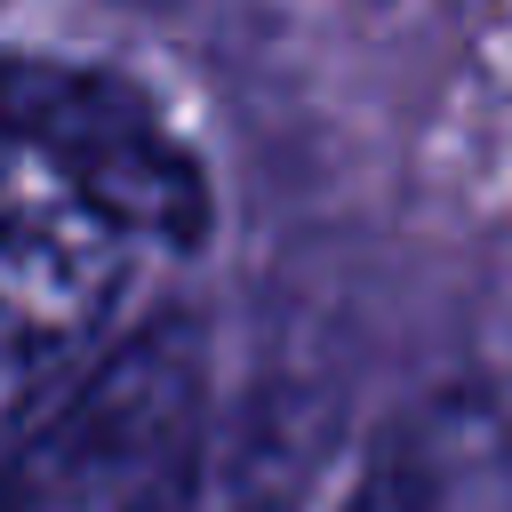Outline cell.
I'll return each mask as SVG.
<instances>
[{
    "label": "cell",
    "mask_w": 512,
    "mask_h": 512,
    "mask_svg": "<svg viewBox=\"0 0 512 512\" xmlns=\"http://www.w3.org/2000/svg\"><path fill=\"white\" fill-rule=\"evenodd\" d=\"M152 512H216V496H208V480H200V464H192V472H184V488H176V496H160ZM224 512H240V504H224Z\"/></svg>",
    "instance_id": "5"
},
{
    "label": "cell",
    "mask_w": 512,
    "mask_h": 512,
    "mask_svg": "<svg viewBox=\"0 0 512 512\" xmlns=\"http://www.w3.org/2000/svg\"><path fill=\"white\" fill-rule=\"evenodd\" d=\"M336 512H416V488L400 480V464H368Z\"/></svg>",
    "instance_id": "4"
},
{
    "label": "cell",
    "mask_w": 512,
    "mask_h": 512,
    "mask_svg": "<svg viewBox=\"0 0 512 512\" xmlns=\"http://www.w3.org/2000/svg\"><path fill=\"white\" fill-rule=\"evenodd\" d=\"M16 200H32V192H24V176H16V152H8V136H0V216H8Z\"/></svg>",
    "instance_id": "6"
},
{
    "label": "cell",
    "mask_w": 512,
    "mask_h": 512,
    "mask_svg": "<svg viewBox=\"0 0 512 512\" xmlns=\"http://www.w3.org/2000/svg\"><path fill=\"white\" fill-rule=\"evenodd\" d=\"M0 136L32 200H72L128 240H200L208 184L192 152L152 120V104L104 72L0 56Z\"/></svg>",
    "instance_id": "2"
},
{
    "label": "cell",
    "mask_w": 512,
    "mask_h": 512,
    "mask_svg": "<svg viewBox=\"0 0 512 512\" xmlns=\"http://www.w3.org/2000/svg\"><path fill=\"white\" fill-rule=\"evenodd\" d=\"M200 384L192 328L104 344L0 448V512H152L200 464Z\"/></svg>",
    "instance_id": "1"
},
{
    "label": "cell",
    "mask_w": 512,
    "mask_h": 512,
    "mask_svg": "<svg viewBox=\"0 0 512 512\" xmlns=\"http://www.w3.org/2000/svg\"><path fill=\"white\" fill-rule=\"evenodd\" d=\"M136 248L72 200H16L0 216V432L32 424L112 344Z\"/></svg>",
    "instance_id": "3"
}]
</instances>
